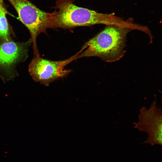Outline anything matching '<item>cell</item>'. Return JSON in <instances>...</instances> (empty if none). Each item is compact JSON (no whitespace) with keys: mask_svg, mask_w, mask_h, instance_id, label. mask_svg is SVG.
I'll list each match as a JSON object with an SVG mask.
<instances>
[{"mask_svg":"<svg viewBox=\"0 0 162 162\" xmlns=\"http://www.w3.org/2000/svg\"><path fill=\"white\" fill-rule=\"evenodd\" d=\"M71 0H57L53 7L54 11L50 13V28L71 29L82 26L96 24L121 26L122 18L114 13H98L95 11L77 6Z\"/></svg>","mask_w":162,"mask_h":162,"instance_id":"obj_1","label":"cell"},{"mask_svg":"<svg viewBox=\"0 0 162 162\" xmlns=\"http://www.w3.org/2000/svg\"><path fill=\"white\" fill-rule=\"evenodd\" d=\"M133 30L130 28L106 26L82 47L85 49L78 55V58L95 56L108 62H112L124 55L128 34Z\"/></svg>","mask_w":162,"mask_h":162,"instance_id":"obj_2","label":"cell"},{"mask_svg":"<svg viewBox=\"0 0 162 162\" xmlns=\"http://www.w3.org/2000/svg\"><path fill=\"white\" fill-rule=\"evenodd\" d=\"M18 14L21 22L27 28L31 35L35 56H40L36 42L39 34L46 33L50 28L49 14L39 9L28 0H7Z\"/></svg>","mask_w":162,"mask_h":162,"instance_id":"obj_3","label":"cell"},{"mask_svg":"<svg viewBox=\"0 0 162 162\" xmlns=\"http://www.w3.org/2000/svg\"><path fill=\"white\" fill-rule=\"evenodd\" d=\"M81 50L76 54L68 59L54 61L35 56L28 67L30 75L34 81L47 86L52 82L64 77L71 72L70 69L65 67L78 58V55L81 52Z\"/></svg>","mask_w":162,"mask_h":162,"instance_id":"obj_4","label":"cell"},{"mask_svg":"<svg viewBox=\"0 0 162 162\" xmlns=\"http://www.w3.org/2000/svg\"><path fill=\"white\" fill-rule=\"evenodd\" d=\"M31 39L24 42L12 39L0 42V76L4 82L11 80L18 75L16 65L28 57Z\"/></svg>","mask_w":162,"mask_h":162,"instance_id":"obj_5","label":"cell"},{"mask_svg":"<svg viewBox=\"0 0 162 162\" xmlns=\"http://www.w3.org/2000/svg\"><path fill=\"white\" fill-rule=\"evenodd\" d=\"M154 97L149 108L143 106L140 109L138 121L134 123V128L147 135V138L143 143L162 146V109L160 106H157L156 97Z\"/></svg>","mask_w":162,"mask_h":162,"instance_id":"obj_6","label":"cell"},{"mask_svg":"<svg viewBox=\"0 0 162 162\" xmlns=\"http://www.w3.org/2000/svg\"><path fill=\"white\" fill-rule=\"evenodd\" d=\"M4 4H0V42L12 40L11 33L6 18Z\"/></svg>","mask_w":162,"mask_h":162,"instance_id":"obj_7","label":"cell"},{"mask_svg":"<svg viewBox=\"0 0 162 162\" xmlns=\"http://www.w3.org/2000/svg\"><path fill=\"white\" fill-rule=\"evenodd\" d=\"M3 0H0V4H4Z\"/></svg>","mask_w":162,"mask_h":162,"instance_id":"obj_8","label":"cell"}]
</instances>
